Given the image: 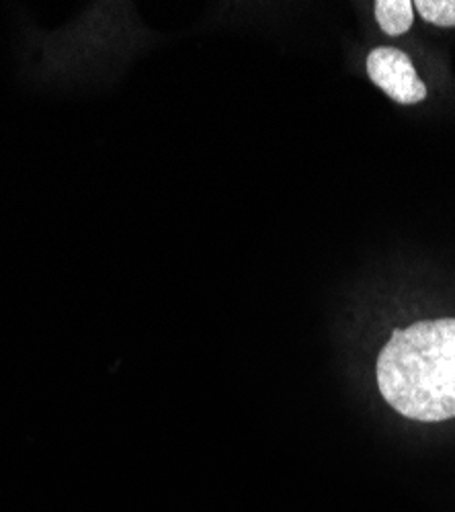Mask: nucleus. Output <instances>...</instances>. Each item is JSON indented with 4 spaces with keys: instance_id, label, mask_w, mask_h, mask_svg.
Here are the masks:
<instances>
[{
    "instance_id": "nucleus-1",
    "label": "nucleus",
    "mask_w": 455,
    "mask_h": 512,
    "mask_svg": "<svg viewBox=\"0 0 455 512\" xmlns=\"http://www.w3.org/2000/svg\"><path fill=\"white\" fill-rule=\"evenodd\" d=\"M376 375L384 400L408 420L455 418V318L394 330Z\"/></svg>"
},
{
    "instance_id": "nucleus-2",
    "label": "nucleus",
    "mask_w": 455,
    "mask_h": 512,
    "mask_svg": "<svg viewBox=\"0 0 455 512\" xmlns=\"http://www.w3.org/2000/svg\"><path fill=\"white\" fill-rule=\"evenodd\" d=\"M367 74L392 101L415 105L427 99V87L410 58L396 48H376L367 56Z\"/></svg>"
},
{
    "instance_id": "nucleus-3",
    "label": "nucleus",
    "mask_w": 455,
    "mask_h": 512,
    "mask_svg": "<svg viewBox=\"0 0 455 512\" xmlns=\"http://www.w3.org/2000/svg\"><path fill=\"white\" fill-rule=\"evenodd\" d=\"M412 7L410 0H378L376 19L384 33L402 35L412 27Z\"/></svg>"
},
{
    "instance_id": "nucleus-4",
    "label": "nucleus",
    "mask_w": 455,
    "mask_h": 512,
    "mask_svg": "<svg viewBox=\"0 0 455 512\" xmlns=\"http://www.w3.org/2000/svg\"><path fill=\"white\" fill-rule=\"evenodd\" d=\"M412 7L437 27H455V0H417Z\"/></svg>"
}]
</instances>
